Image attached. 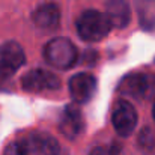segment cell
<instances>
[{"label": "cell", "mask_w": 155, "mask_h": 155, "mask_svg": "<svg viewBox=\"0 0 155 155\" xmlns=\"http://www.w3.org/2000/svg\"><path fill=\"white\" fill-rule=\"evenodd\" d=\"M21 86L27 92H48L60 87V80L50 71L36 68L23 75Z\"/></svg>", "instance_id": "5"}, {"label": "cell", "mask_w": 155, "mask_h": 155, "mask_svg": "<svg viewBox=\"0 0 155 155\" xmlns=\"http://www.w3.org/2000/svg\"><path fill=\"white\" fill-rule=\"evenodd\" d=\"M97 91V78L89 72H78L69 80V92L77 104L91 101Z\"/></svg>", "instance_id": "8"}, {"label": "cell", "mask_w": 155, "mask_h": 155, "mask_svg": "<svg viewBox=\"0 0 155 155\" xmlns=\"http://www.w3.org/2000/svg\"><path fill=\"white\" fill-rule=\"evenodd\" d=\"M111 30V24L105 14L87 9L77 20V33L86 42H98L104 39Z\"/></svg>", "instance_id": "1"}, {"label": "cell", "mask_w": 155, "mask_h": 155, "mask_svg": "<svg viewBox=\"0 0 155 155\" xmlns=\"http://www.w3.org/2000/svg\"><path fill=\"white\" fill-rule=\"evenodd\" d=\"M111 124L120 137L131 136L137 127V111L134 105L125 100L116 101L111 111Z\"/></svg>", "instance_id": "4"}, {"label": "cell", "mask_w": 155, "mask_h": 155, "mask_svg": "<svg viewBox=\"0 0 155 155\" xmlns=\"http://www.w3.org/2000/svg\"><path fill=\"white\" fill-rule=\"evenodd\" d=\"M30 155H59L60 146L57 140L48 133H30L27 139H23Z\"/></svg>", "instance_id": "9"}, {"label": "cell", "mask_w": 155, "mask_h": 155, "mask_svg": "<svg viewBox=\"0 0 155 155\" xmlns=\"http://www.w3.org/2000/svg\"><path fill=\"white\" fill-rule=\"evenodd\" d=\"M139 145L146 149V151H152L155 149V133L151 128H145L140 136H139Z\"/></svg>", "instance_id": "13"}, {"label": "cell", "mask_w": 155, "mask_h": 155, "mask_svg": "<svg viewBox=\"0 0 155 155\" xmlns=\"http://www.w3.org/2000/svg\"><path fill=\"white\" fill-rule=\"evenodd\" d=\"M59 128H60V133L66 139H71V140L77 139L83 133L84 117H83V113L77 104H69L65 107V110L60 116Z\"/></svg>", "instance_id": "7"}, {"label": "cell", "mask_w": 155, "mask_h": 155, "mask_svg": "<svg viewBox=\"0 0 155 155\" xmlns=\"http://www.w3.org/2000/svg\"><path fill=\"white\" fill-rule=\"evenodd\" d=\"M155 89V78L145 75V74H130L128 77H125L119 86V92L128 97H133L136 100L140 98H146L151 92H154Z\"/></svg>", "instance_id": "6"}, {"label": "cell", "mask_w": 155, "mask_h": 155, "mask_svg": "<svg viewBox=\"0 0 155 155\" xmlns=\"http://www.w3.org/2000/svg\"><path fill=\"white\" fill-rule=\"evenodd\" d=\"M152 116H154V119H155V101H154V107H152Z\"/></svg>", "instance_id": "16"}, {"label": "cell", "mask_w": 155, "mask_h": 155, "mask_svg": "<svg viewBox=\"0 0 155 155\" xmlns=\"http://www.w3.org/2000/svg\"><path fill=\"white\" fill-rule=\"evenodd\" d=\"M44 57L57 69H69L72 68L78 60V51L75 45L63 36H57L50 39L44 47Z\"/></svg>", "instance_id": "2"}, {"label": "cell", "mask_w": 155, "mask_h": 155, "mask_svg": "<svg viewBox=\"0 0 155 155\" xmlns=\"http://www.w3.org/2000/svg\"><path fill=\"white\" fill-rule=\"evenodd\" d=\"M136 9L142 29L155 32V0H136Z\"/></svg>", "instance_id": "12"}, {"label": "cell", "mask_w": 155, "mask_h": 155, "mask_svg": "<svg viewBox=\"0 0 155 155\" xmlns=\"http://www.w3.org/2000/svg\"><path fill=\"white\" fill-rule=\"evenodd\" d=\"M120 154V145L111 143L107 146H97L91 151L89 155H119Z\"/></svg>", "instance_id": "15"}, {"label": "cell", "mask_w": 155, "mask_h": 155, "mask_svg": "<svg viewBox=\"0 0 155 155\" xmlns=\"http://www.w3.org/2000/svg\"><path fill=\"white\" fill-rule=\"evenodd\" d=\"M32 20L38 29L44 32H53L59 27L60 11L56 3H42L32 14Z\"/></svg>", "instance_id": "10"}, {"label": "cell", "mask_w": 155, "mask_h": 155, "mask_svg": "<svg viewBox=\"0 0 155 155\" xmlns=\"http://www.w3.org/2000/svg\"><path fill=\"white\" fill-rule=\"evenodd\" d=\"M26 62L23 47L15 41L0 45V81L9 80Z\"/></svg>", "instance_id": "3"}, {"label": "cell", "mask_w": 155, "mask_h": 155, "mask_svg": "<svg viewBox=\"0 0 155 155\" xmlns=\"http://www.w3.org/2000/svg\"><path fill=\"white\" fill-rule=\"evenodd\" d=\"M105 17L110 21L111 27L124 29L130 24L131 11L127 0H107L105 3Z\"/></svg>", "instance_id": "11"}, {"label": "cell", "mask_w": 155, "mask_h": 155, "mask_svg": "<svg viewBox=\"0 0 155 155\" xmlns=\"http://www.w3.org/2000/svg\"><path fill=\"white\" fill-rule=\"evenodd\" d=\"M3 155H30L27 151V146L24 143V140H15L12 143H9L5 149Z\"/></svg>", "instance_id": "14"}]
</instances>
